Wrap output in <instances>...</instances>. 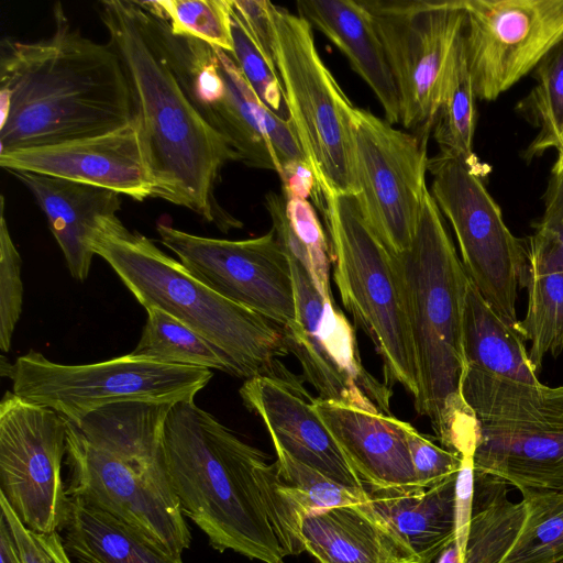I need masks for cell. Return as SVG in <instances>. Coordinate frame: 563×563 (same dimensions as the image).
Returning <instances> with one entry per match:
<instances>
[{
    "mask_svg": "<svg viewBox=\"0 0 563 563\" xmlns=\"http://www.w3.org/2000/svg\"><path fill=\"white\" fill-rule=\"evenodd\" d=\"M161 456L184 516L216 550L264 563H284L305 551L301 515L276 462L242 441L195 401L174 404Z\"/></svg>",
    "mask_w": 563,
    "mask_h": 563,
    "instance_id": "cell-1",
    "label": "cell"
},
{
    "mask_svg": "<svg viewBox=\"0 0 563 563\" xmlns=\"http://www.w3.org/2000/svg\"><path fill=\"white\" fill-rule=\"evenodd\" d=\"M54 32L0 43V153L118 130L136 119L121 58L74 29L60 3Z\"/></svg>",
    "mask_w": 563,
    "mask_h": 563,
    "instance_id": "cell-2",
    "label": "cell"
},
{
    "mask_svg": "<svg viewBox=\"0 0 563 563\" xmlns=\"http://www.w3.org/2000/svg\"><path fill=\"white\" fill-rule=\"evenodd\" d=\"M98 13L130 80L153 196L185 207L222 232L242 223L214 197L238 153L202 118L166 62L137 0H104Z\"/></svg>",
    "mask_w": 563,
    "mask_h": 563,
    "instance_id": "cell-3",
    "label": "cell"
},
{
    "mask_svg": "<svg viewBox=\"0 0 563 563\" xmlns=\"http://www.w3.org/2000/svg\"><path fill=\"white\" fill-rule=\"evenodd\" d=\"M91 245L145 309L165 311L206 338L239 378H298L278 361L289 354L280 325L212 290L117 214L99 220Z\"/></svg>",
    "mask_w": 563,
    "mask_h": 563,
    "instance_id": "cell-4",
    "label": "cell"
},
{
    "mask_svg": "<svg viewBox=\"0 0 563 563\" xmlns=\"http://www.w3.org/2000/svg\"><path fill=\"white\" fill-rule=\"evenodd\" d=\"M395 260L418 371L415 408L429 418L444 445L453 426L470 411L462 396L470 278L430 191L423 199L410 246Z\"/></svg>",
    "mask_w": 563,
    "mask_h": 563,
    "instance_id": "cell-5",
    "label": "cell"
},
{
    "mask_svg": "<svg viewBox=\"0 0 563 563\" xmlns=\"http://www.w3.org/2000/svg\"><path fill=\"white\" fill-rule=\"evenodd\" d=\"M462 396L478 427L476 472L563 492V385H531L466 366Z\"/></svg>",
    "mask_w": 563,
    "mask_h": 563,
    "instance_id": "cell-6",
    "label": "cell"
},
{
    "mask_svg": "<svg viewBox=\"0 0 563 563\" xmlns=\"http://www.w3.org/2000/svg\"><path fill=\"white\" fill-rule=\"evenodd\" d=\"M333 279L341 301L383 363L385 384L401 385L413 401L419 379L395 255L363 217L351 195L324 197Z\"/></svg>",
    "mask_w": 563,
    "mask_h": 563,
    "instance_id": "cell-7",
    "label": "cell"
},
{
    "mask_svg": "<svg viewBox=\"0 0 563 563\" xmlns=\"http://www.w3.org/2000/svg\"><path fill=\"white\" fill-rule=\"evenodd\" d=\"M272 48L288 120L323 196L357 192L350 134L353 104L322 60L307 20L271 3Z\"/></svg>",
    "mask_w": 563,
    "mask_h": 563,
    "instance_id": "cell-8",
    "label": "cell"
},
{
    "mask_svg": "<svg viewBox=\"0 0 563 563\" xmlns=\"http://www.w3.org/2000/svg\"><path fill=\"white\" fill-rule=\"evenodd\" d=\"M1 376L20 398L55 410L70 422L122 401H194L213 376L209 368L163 363L132 353L98 363L67 365L31 350L13 364L1 361Z\"/></svg>",
    "mask_w": 563,
    "mask_h": 563,
    "instance_id": "cell-9",
    "label": "cell"
},
{
    "mask_svg": "<svg viewBox=\"0 0 563 563\" xmlns=\"http://www.w3.org/2000/svg\"><path fill=\"white\" fill-rule=\"evenodd\" d=\"M431 196L455 234L464 269L486 301L517 329L516 303L528 275L527 242L506 225L501 210L464 162L429 158Z\"/></svg>",
    "mask_w": 563,
    "mask_h": 563,
    "instance_id": "cell-10",
    "label": "cell"
},
{
    "mask_svg": "<svg viewBox=\"0 0 563 563\" xmlns=\"http://www.w3.org/2000/svg\"><path fill=\"white\" fill-rule=\"evenodd\" d=\"M350 134L357 187L354 197L372 230L398 255L412 242L429 191V134L402 132L357 107L350 113Z\"/></svg>",
    "mask_w": 563,
    "mask_h": 563,
    "instance_id": "cell-11",
    "label": "cell"
},
{
    "mask_svg": "<svg viewBox=\"0 0 563 563\" xmlns=\"http://www.w3.org/2000/svg\"><path fill=\"white\" fill-rule=\"evenodd\" d=\"M384 47L400 100V123L429 134L452 47L462 33L461 0H360Z\"/></svg>",
    "mask_w": 563,
    "mask_h": 563,
    "instance_id": "cell-12",
    "label": "cell"
},
{
    "mask_svg": "<svg viewBox=\"0 0 563 563\" xmlns=\"http://www.w3.org/2000/svg\"><path fill=\"white\" fill-rule=\"evenodd\" d=\"M67 420L7 391L0 402V493L31 530H63L70 496L62 477Z\"/></svg>",
    "mask_w": 563,
    "mask_h": 563,
    "instance_id": "cell-13",
    "label": "cell"
},
{
    "mask_svg": "<svg viewBox=\"0 0 563 563\" xmlns=\"http://www.w3.org/2000/svg\"><path fill=\"white\" fill-rule=\"evenodd\" d=\"M289 258V257H288ZM296 319L283 328L289 354L320 399L391 415V388L363 366L355 330L346 317L317 290L305 267L289 258Z\"/></svg>",
    "mask_w": 563,
    "mask_h": 563,
    "instance_id": "cell-14",
    "label": "cell"
},
{
    "mask_svg": "<svg viewBox=\"0 0 563 563\" xmlns=\"http://www.w3.org/2000/svg\"><path fill=\"white\" fill-rule=\"evenodd\" d=\"M156 230L188 272L222 297L282 328L296 319L290 262L272 230L246 240L199 236L165 222Z\"/></svg>",
    "mask_w": 563,
    "mask_h": 563,
    "instance_id": "cell-15",
    "label": "cell"
},
{
    "mask_svg": "<svg viewBox=\"0 0 563 563\" xmlns=\"http://www.w3.org/2000/svg\"><path fill=\"white\" fill-rule=\"evenodd\" d=\"M66 463L70 497L128 522L176 556L189 548L191 534L165 473L143 470L97 446L68 420Z\"/></svg>",
    "mask_w": 563,
    "mask_h": 563,
    "instance_id": "cell-16",
    "label": "cell"
},
{
    "mask_svg": "<svg viewBox=\"0 0 563 563\" xmlns=\"http://www.w3.org/2000/svg\"><path fill=\"white\" fill-rule=\"evenodd\" d=\"M463 40L477 99L494 101L563 37V0H461Z\"/></svg>",
    "mask_w": 563,
    "mask_h": 563,
    "instance_id": "cell-17",
    "label": "cell"
},
{
    "mask_svg": "<svg viewBox=\"0 0 563 563\" xmlns=\"http://www.w3.org/2000/svg\"><path fill=\"white\" fill-rule=\"evenodd\" d=\"M0 166L110 189L137 201L153 196L136 119L108 133L0 153Z\"/></svg>",
    "mask_w": 563,
    "mask_h": 563,
    "instance_id": "cell-18",
    "label": "cell"
},
{
    "mask_svg": "<svg viewBox=\"0 0 563 563\" xmlns=\"http://www.w3.org/2000/svg\"><path fill=\"white\" fill-rule=\"evenodd\" d=\"M240 396L244 406L262 419L275 449L343 486L366 490L299 379L249 378L241 386Z\"/></svg>",
    "mask_w": 563,
    "mask_h": 563,
    "instance_id": "cell-19",
    "label": "cell"
},
{
    "mask_svg": "<svg viewBox=\"0 0 563 563\" xmlns=\"http://www.w3.org/2000/svg\"><path fill=\"white\" fill-rule=\"evenodd\" d=\"M312 406L366 488L418 486L408 422L320 398Z\"/></svg>",
    "mask_w": 563,
    "mask_h": 563,
    "instance_id": "cell-20",
    "label": "cell"
},
{
    "mask_svg": "<svg viewBox=\"0 0 563 563\" xmlns=\"http://www.w3.org/2000/svg\"><path fill=\"white\" fill-rule=\"evenodd\" d=\"M299 530L305 551L319 563H420L368 499L310 511Z\"/></svg>",
    "mask_w": 563,
    "mask_h": 563,
    "instance_id": "cell-21",
    "label": "cell"
},
{
    "mask_svg": "<svg viewBox=\"0 0 563 563\" xmlns=\"http://www.w3.org/2000/svg\"><path fill=\"white\" fill-rule=\"evenodd\" d=\"M32 194L47 218L71 276L87 279L92 257V239L99 220L121 209L120 194L54 176L11 170Z\"/></svg>",
    "mask_w": 563,
    "mask_h": 563,
    "instance_id": "cell-22",
    "label": "cell"
},
{
    "mask_svg": "<svg viewBox=\"0 0 563 563\" xmlns=\"http://www.w3.org/2000/svg\"><path fill=\"white\" fill-rule=\"evenodd\" d=\"M298 15L324 34L378 99L385 120L400 122L398 89L372 19L360 0H298Z\"/></svg>",
    "mask_w": 563,
    "mask_h": 563,
    "instance_id": "cell-23",
    "label": "cell"
},
{
    "mask_svg": "<svg viewBox=\"0 0 563 563\" xmlns=\"http://www.w3.org/2000/svg\"><path fill=\"white\" fill-rule=\"evenodd\" d=\"M456 475L429 488H366L373 508L409 544L420 563H432L456 539Z\"/></svg>",
    "mask_w": 563,
    "mask_h": 563,
    "instance_id": "cell-24",
    "label": "cell"
},
{
    "mask_svg": "<svg viewBox=\"0 0 563 563\" xmlns=\"http://www.w3.org/2000/svg\"><path fill=\"white\" fill-rule=\"evenodd\" d=\"M64 544L79 563H183L141 530L85 501L70 497Z\"/></svg>",
    "mask_w": 563,
    "mask_h": 563,
    "instance_id": "cell-25",
    "label": "cell"
},
{
    "mask_svg": "<svg viewBox=\"0 0 563 563\" xmlns=\"http://www.w3.org/2000/svg\"><path fill=\"white\" fill-rule=\"evenodd\" d=\"M173 405L122 401L97 409L71 423L97 446L143 470L165 473L161 456L162 435Z\"/></svg>",
    "mask_w": 563,
    "mask_h": 563,
    "instance_id": "cell-26",
    "label": "cell"
},
{
    "mask_svg": "<svg viewBox=\"0 0 563 563\" xmlns=\"http://www.w3.org/2000/svg\"><path fill=\"white\" fill-rule=\"evenodd\" d=\"M463 340L468 366L515 382L541 383L520 332L494 310L471 279L466 292Z\"/></svg>",
    "mask_w": 563,
    "mask_h": 563,
    "instance_id": "cell-27",
    "label": "cell"
},
{
    "mask_svg": "<svg viewBox=\"0 0 563 563\" xmlns=\"http://www.w3.org/2000/svg\"><path fill=\"white\" fill-rule=\"evenodd\" d=\"M528 307L517 330L530 342L528 355L539 375L544 358L563 352V261L529 236Z\"/></svg>",
    "mask_w": 563,
    "mask_h": 563,
    "instance_id": "cell-28",
    "label": "cell"
},
{
    "mask_svg": "<svg viewBox=\"0 0 563 563\" xmlns=\"http://www.w3.org/2000/svg\"><path fill=\"white\" fill-rule=\"evenodd\" d=\"M475 100L462 31L452 47L442 76L433 137L440 147V154L461 159L485 179L490 167L482 163L473 150Z\"/></svg>",
    "mask_w": 563,
    "mask_h": 563,
    "instance_id": "cell-29",
    "label": "cell"
},
{
    "mask_svg": "<svg viewBox=\"0 0 563 563\" xmlns=\"http://www.w3.org/2000/svg\"><path fill=\"white\" fill-rule=\"evenodd\" d=\"M508 483L476 472L472 517L462 563H500L514 545L526 518L523 500L508 498Z\"/></svg>",
    "mask_w": 563,
    "mask_h": 563,
    "instance_id": "cell-30",
    "label": "cell"
},
{
    "mask_svg": "<svg viewBox=\"0 0 563 563\" xmlns=\"http://www.w3.org/2000/svg\"><path fill=\"white\" fill-rule=\"evenodd\" d=\"M264 205L272 231L288 257L305 267L323 298L333 300L330 245L312 205L307 199L285 198L274 191L265 195Z\"/></svg>",
    "mask_w": 563,
    "mask_h": 563,
    "instance_id": "cell-31",
    "label": "cell"
},
{
    "mask_svg": "<svg viewBox=\"0 0 563 563\" xmlns=\"http://www.w3.org/2000/svg\"><path fill=\"white\" fill-rule=\"evenodd\" d=\"M147 318L133 355L154 361L218 369L238 377L232 361L206 338L176 318L156 308Z\"/></svg>",
    "mask_w": 563,
    "mask_h": 563,
    "instance_id": "cell-32",
    "label": "cell"
},
{
    "mask_svg": "<svg viewBox=\"0 0 563 563\" xmlns=\"http://www.w3.org/2000/svg\"><path fill=\"white\" fill-rule=\"evenodd\" d=\"M536 85L516 104V112L539 132L522 152L530 163L559 146L563 132V37L532 71Z\"/></svg>",
    "mask_w": 563,
    "mask_h": 563,
    "instance_id": "cell-33",
    "label": "cell"
},
{
    "mask_svg": "<svg viewBox=\"0 0 563 563\" xmlns=\"http://www.w3.org/2000/svg\"><path fill=\"white\" fill-rule=\"evenodd\" d=\"M523 526L500 563H563V492L520 489Z\"/></svg>",
    "mask_w": 563,
    "mask_h": 563,
    "instance_id": "cell-34",
    "label": "cell"
},
{
    "mask_svg": "<svg viewBox=\"0 0 563 563\" xmlns=\"http://www.w3.org/2000/svg\"><path fill=\"white\" fill-rule=\"evenodd\" d=\"M137 1L146 11L164 19L174 34L200 40L230 54L234 52L231 0Z\"/></svg>",
    "mask_w": 563,
    "mask_h": 563,
    "instance_id": "cell-35",
    "label": "cell"
},
{
    "mask_svg": "<svg viewBox=\"0 0 563 563\" xmlns=\"http://www.w3.org/2000/svg\"><path fill=\"white\" fill-rule=\"evenodd\" d=\"M278 475L303 517L306 514L368 499L367 490L339 484L286 452L275 449ZM302 519V518H301Z\"/></svg>",
    "mask_w": 563,
    "mask_h": 563,
    "instance_id": "cell-36",
    "label": "cell"
},
{
    "mask_svg": "<svg viewBox=\"0 0 563 563\" xmlns=\"http://www.w3.org/2000/svg\"><path fill=\"white\" fill-rule=\"evenodd\" d=\"M0 200V350L7 353L22 312L23 284L22 261L5 220L3 195Z\"/></svg>",
    "mask_w": 563,
    "mask_h": 563,
    "instance_id": "cell-37",
    "label": "cell"
},
{
    "mask_svg": "<svg viewBox=\"0 0 563 563\" xmlns=\"http://www.w3.org/2000/svg\"><path fill=\"white\" fill-rule=\"evenodd\" d=\"M231 20L234 44L232 57L258 99L280 115L283 88L278 75L271 68L232 8Z\"/></svg>",
    "mask_w": 563,
    "mask_h": 563,
    "instance_id": "cell-38",
    "label": "cell"
},
{
    "mask_svg": "<svg viewBox=\"0 0 563 563\" xmlns=\"http://www.w3.org/2000/svg\"><path fill=\"white\" fill-rule=\"evenodd\" d=\"M406 430L419 487H432L459 472L462 463L459 454L437 445L409 422Z\"/></svg>",
    "mask_w": 563,
    "mask_h": 563,
    "instance_id": "cell-39",
    "label": "cell"
},
{
    "mask_svg": "<svg viewBox=\"0 0 563 563\" xmlns=\"http://www.w3.org/2000/svg\"><path fill=\"white\" fill-rule=\"evenodd\" d=\"M0 505L23 563H71L58 531L38 532L25 527L1 493Z\"/></svg>",
    "mask_w": 563,
    "mask_h": 563,
    "instance_id": "cell-40",
    "label": "cell"
},
{
    "mask_svg": "<svg viewBox=\"0 0 563 563\" xmlns=\"http://www.w3.org/2000/svg\"><path fill=\"white\" fill-rule=\"evenodd\" d=\"M271 3L267 0H231L232 11L277 74L272 48Z\"/></svg>",
    "mask_w": 563,
    "mask_h": 563,
    "instance_id": "cell-41",
    "label": "cell"
},
{
    "mask_svg": "<svg viewBox=\"0 0 563 563\" xmlns=\"http://www.w3.org/2000/svg\"><path fill=\"white\" fill-rule=\"evenodd\" d=\"M461 457L455 482V541L463 561L473 509L475 467L474 454H464Z\"/></svg>",
    "mask_w": 563,
    "mask_h": 563,
    "instance_id": "cell-42",
    "label": "cell"
},
{
    "mask_svg": "<svg viewBox=\"0 0 563 563\" xmlns=\"http://www.w3.org/2000/svg\"><path fill=\"white\" fill-rule=\"evenodd\" d=\"M282 195L285 198L311 197L317 188L316 178L307 161L291 162L282 167Z\"/></svg>",
    "mask_w": 563,
    "mask_h": 563,
    "instance_id": "cell-43",
    "label": "cell"
},
{
    "mask_svg": "<svg viewBox=\"0 0 563 563\" xmlns=\"http://www.w3.org/2000/svg\"><path fill=\"white\" fill-rule=\"evenodd\" d=\"M0 563H23L11 529L1 514L0 517Z\"/></svg>",
    "mask_w": 563,
    "mask_h": 563,
    "instance_id": "cell-44",
    "label": "cell"
},
{
    "mask_svg": "<svg viewBox=\"0 0 563 563\" xmlns=\"http://www.w3.org/2000/svg\"><path fill=\"white\" fill-rule=\"evenodd\" d=\"M435 563H462V553L456 541L452 542L439 554Z\"/></svg>",
    "mask_w": 563,
    "mask_h": 563,
    "instance_id": "cell-45",
    "label": "cell"
},
{
    "mask_svg": "<svg viewBox=\"0 0 563 563\" xmlns=\"http://www.w3.org/2000/svg\"><path fill=\"white\" fill-rule=\"evenodd\" d=\"M556 151H558V157L552 166L551 174H556V173H560L561 170H563V132L561 135L559 146L556 147Z\"/></svg>",
    "mask_w": 563,
    "mask_h": 563,
    "instance_id": "cell-46",
    "label": "cell"
}]
</instances>
